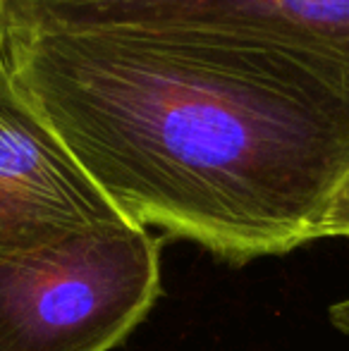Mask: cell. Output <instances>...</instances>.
<instances>
[{
	"label": "cell",
	"mask_w": 349,
	"mask_h": 351,
	"mask_svg": "<svg viewBox=\"0 0 349 351\" xmlns=\"http://www.w3.org/2000/svg\"><path fill=\"white\" fill-rule=\"evenodd\" d=\"M3 62L136 227L230 265L316 239L349 175V72L184 32L3 36Z\"/></svg>",
	"instance_id": "6da1fadb"
},
{
	"label": "cell",
	"mask_w": 349,
	"mask_h": 351,
	"mask_svg": "<svg viewBox=\"0 0 349 351\" xmlns=\"http://www.w3.org/2000/svg\"><path fill=\"white\" fill-rule=\"evenodd\" d=\"M163 237L93 227L0 256V351H110L160 296Z\"/></svg>",
	"instance_id": "7a4b0ae2"
},
{
	"label": "cell",
	"mask_w": 349,
	"mask_h": 351,
	"mask_svg": "<svg viewBox=\"0 0 349 351\" xmlns=\"http://www.w3.org/2000/svg\"><path fill=\"white\" fill-rule=\"evenodd\" d=\"M106 29L244 38L349 72V0H0V38Z\"/></svg>",
	"instance_id": "3957f363"
},
{
	"label": "cell",
	"mask_w": 349,
	"mask_h": 351,
	"mask_svg": "<svg viewBox=\"0 0 349 351\" xmlns=\"http://www.w3.org/2000/svg\"><path fill=\"white\" fill-rule=\"evenodd\" d=\"M125 222L0 60V256Z\"/></svg>",
	"instance_id": "277c9868"
},
{
	"label": "cell",
	"mask_w": 349,
	"mask_h": 351,
	"mask_svg": "<svg viewBox=\"0 0 349 351\" xmlns=\"http://www.w3.org/2000/svg\"><path fill=\"white\" fill-rule=\"evenodd\" d=\"M321 237H347L349 239V175L337 186L321 222H318L316 239Z\"/></svg>",
	"instance_id": "5b68a950"
},
{
	"label": "cell",
	"mask_w": 349,
	"mask_h": 351,
	"mask_svg": "<svg viewBox=\"0 0 349 351\" xmlns=\"http://www.w3.org/2000/svg\"><path fill=\"white\" fill-rule=\"evenodd\" d=\"M328 318H330L333 328L340 330L345 337H349V296L328 308Z\"/></svg>",
	"instance_id": "8992f818"
},
{
	"label": "cell",
	"mask_w": 349,
	"mask_h": 351,
	"mask_svg": "<svg viewBox=\"0 0 349 351\" xmlns=\"http://www.w3.org/2000/svg\"><path fill=\"white\" fill-rule=\"evenodd\" d=\"M0 60H3V38H0Z\"/></svg>",
	"instance_id": "52a82bcc"
}]
</instances>
